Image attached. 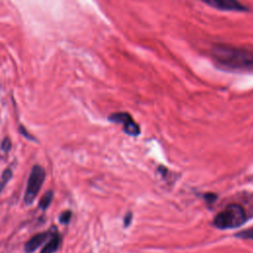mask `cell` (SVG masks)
Returning <instances> with one entry per match:
<instances>
[{
    "label": "cell",
    "mask_w": 253,
    "mask_h": 253,
    "mask_svg": "<svg viewBox=\"0 0 253 253\" xmlns=\"http://www.w3.org/2000/svg\"><path fill=\"white\" fill-rule=\"evenodd\" d=\"M214 63L227 71H253V50L227 43H215L211 49Z\"/></svg>",
    "instance_id": "1"
},
{
    "label": "cell",
    "mask_w": 253,
    "mask_h": 253,
    "mask_svg": "<svg viewBox=\"0 0 253 253\" xmlns=\"http://www.w3.org/2000/svg\"><path fill=\"white\" fill-rule=\"evenodd\" d=\"M247 212L239 204H229L213 218V225L219 229L237 228L247 220Z\"/></svg>",
    "instance_id": "2"
},
{
    "label": "cell",
    "mask_w": 253,
    "mask_h": 253,
    "mask_svg": "<svg viewBox=\"0 0 253 253\" xmlns=\"http://www.w3.org/2000/svg\"><path fill=\"white\" fill-rule=\"evenodd\" d=\"M45 179V170L42 166L36 164L32 167L31 173L28 178L26 191L24 194V204L26 206H31L39 195L40 190Z\"/></svg>",
    "instance_id": "3"
},
{
    "label": "cell",
    "mask_w": 253,
    "mask_h": 253,
    "mask_svg": "<svg viewBox=\"0 0 253 253\" xmlns=\"http://www.w3.org/2000/svg\"><path fill=\"white\" fill-rule=\"evenodd\" d=\"M108 120L115 124L123 126V130L131 136H137L140 133V126L137 125L130 114L126 112L113 113L108 117Z\"/></svg>",
    "instance_id": "4"
},
{
    "label": "cell",
    "mask_w": 253,
    "mask_h": 253,
    "mask_svg": "<svg viewBox=\"0 0 253 253\" xmlns=\"http://www.w3.org/2000/svg\"><path fill=\"white\" fill-rule=\"evenodd\" d=\"M201 1L220 11L247 12L249 10V8L239 0H201Z\"/></svg>",
    "instance_id": "5"
},
{
    "label": "cell",
    "mask_w": 253,
    "mask_h": 253,
    "mask_svg": "<svg viewBox=\"0 0 253 253\" xmlns=\"http://www.w3.org/2000/svg\"><path fill=\"white\" fill-rule=\"evenodd\" d=\"M51 233V230H46V231H42V232H39L36 233L35 235H33L24 245V251L26 253H33L35 252L38 248H40L43 243H45L47 241V239L49 238Z\"/></svg>",
    "instance_id": "6"
},
{
    "label": "cell",
    "mask_w": 253,
    "mask_h": 253,
    "mask_svg": "<svg viewBox=\"0 0 253 253\" xmlns=\"http://www.w3.org/2000/svg\"><path fill=\"white\" fill-rule=\"evenodd\" d=\"M50 230V236L45 242V244L42 246L40 253H55L62 243V236L60 232L57 230L56 226H51Z\"/></svg>",
    "instance_id": "7"
},
{
    "label": "cell",
    "mask_w": 253,
    "mask_h": 253,
    "mask_svg": "<svg viewBox=\"0 0 253 253\" xmlns=\"http://www.w3.org/2000/svg\"><path fill=\"white\" fill-rule=\"evenodd\" d=\"M53 196H54V193L52 190H48L46 191L41 198L40 202H39V209L42 210V211H44L45 210H47V208L50 206L52 200H53Z\"/></svg>",
    "instance_id": "8"
},
{
    "label": "cell",
    "mask_w": 253,
    "mask_h": 253,
    "mask_svg": "<svg viewBox=\"0 0 253 253\" xmlns=\"http://www.w3.org/2000/svg\"><path fill=\"white\" fill-rule=\"evenodd\" d=\"M12 175H13V172H12V170L10 168H6L3 171L2 176H1V180H0V193L3 191L4 187L6 186V184L11 180Z\"/></svg>",
    "instance_id": "9"
},
{
    "label": "cell",
    "mask_w": 253,
    "mask_h": 253,
    "mask_svg": "<svg viewBox=\"0 0 253 253\" xmlns=\"http://www.w3.org/2000/svg\"><path fill=\"white\" fill-rule=\"evenodd\" d=\"M71 217H72V211L69 210H66L60 213V215L58 216V220L61 224H68Z\"/></svg>",
    "instance_id": "10"
},
{
    "label": "cell",
    "mask_w": 253,
    "mask_h": 253,
    "mask_svg": "<svg viewBox=\"0 0 253 253\" xmlns=\"http://www.w3.org/2000/svg\"><path fill=\"white\" fill-rule=\"evenodd\" d=\"M18 129H19V132H20L25 138H27V139H29V140H32V141H35V142H38V139H37L33 134H31V133L27 130V128H26L24 126L20 125L19 127H18Z\"/></svg>",
    "instance_id": "11"
},
{
    "label": "cell",
    "mask_w": 253,
    "mask_h": 253,
    "mask_svg": "<svg viewBox=\"0 0 253 253\" xmlns=\"http://www.w3.org/2000/svg\"><path fill=\"white\" fill-rule=\"evenodd\" d=\"M12 147V141L10 139L9 136H6L3 138V140L1 141V144H0V149L1 151L3 152H9L10 149Z\"/></svg>",
    "instance_id": "12"
},
{
    "label": "cell",
    "mask_w": 253,
    "mask_h": 253,
    "mask_svg": "<svg viewBox=\"0 0 253 253\" xmlns=\"http://www.w3.org/2000/svg\"><path fill=\"white\" fill-rule=\"evenodd\" d=\"M235 235H236L237 237L243 238V239H253V228L240 231V232L236 233Z\"/></svg>",
    "instance_id": "13"
},
{
    "label": "cell",
    "mask_w": 253,
    "mask_h": 253,
    "mask_svg": "<svg viewBox=\"0 0 253 253\" xmlns=\"http://www.w3.org/2000/svg\"><path fill=\"white\" fill-rule=\"evenodd\" d=\"M205 199H206L210 204H211L213 201L216 200V195L211 194V193H209V194H207V195L205 196Z\"/></svg>",
    "instance_id": "14"
},
{
    "label": "cell",
    "mask_w": 253,
    "mask_h": 253,
    "mask_svg": "<svg viewBox=\"0 0 253 253\" xmlns=\"http://www.w3.org/2000/svg\"><path fill=\"white\" fill-rule=\"evenodd\" d=\"M131 212H127V214H126L125 218H124V221H125V226H127L129 223H130V220H131Z\"/></svg>",
    "instance_id": "15"
}]
</instances>
